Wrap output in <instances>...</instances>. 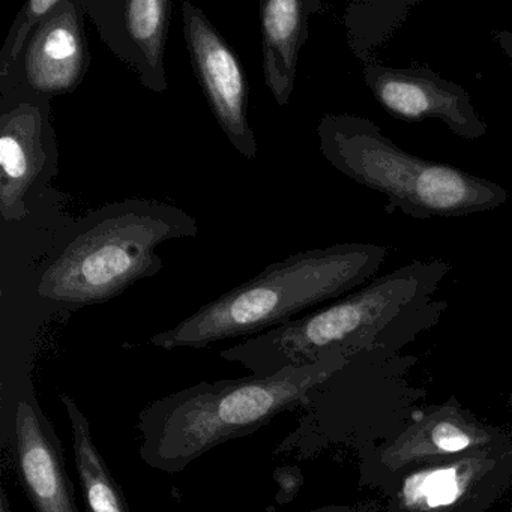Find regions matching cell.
<instances>
[{
	"mask_svg": "<svg viewBox=\"0 0 512 512\" xmlns=\"http://www.w3.org/2000/svg\"><path fill=\"white\" fill-rule=\"evenodd\" d=\"M451 269L445 260H415L326 307L223 350L221 358L268 376L329 356L352 358L370 350L400 353L439 323L448 302L431 296Z\"/></svg>",
	"mask_w": 512,
	"mask_h": 512,
	"instance_id": "cell-1",
	"label": "cell"
},
{
	"mask_svg": "<svg viewBox=\"0 0 512 512\" xmlns=\"http://www.w3.org/2000/svg\"><path fill=\"white\" fill-rule=\"evenodd\" d=\"M352 358L329 356L268 376L200 382L166 395L140 412V457L160 472H182L215 446L250 436L275 416L311 403V395Z\"/></svg>",
	"mask_w": 512,
	"mask_h": 512,
	"instance_id": "cell-2",
	"label": "cell"
},
{
	"mask_svg": "<svg viewBox=\"0 0 512 512\" xmlns=\"http://www.w3.org/2000/svg\"><path fill=\"white\" fill-rule=\"evenodd\" d=\"M388 254L382 245L362 242L302 251L203 305L172 329L154 335L151 343L164 350L203 349L256 337L355 292L377 274Z\"/></svg>",
	"mask_w": 512,
	"mask_h": 512,
	"instance_id": "cell-3",
	"label": "cell"
},
{
	"mask_svg": "<svg viewBox=\"0 0 512 512\" xmlns=\"http://www.w3.org/2000/svg\"><path fill=\"white\" fill-rule=\"evenodd\" d=\"M191 215L155 200H124L83 220L38 281V295L68 307L112 301L164 268L158 247L194 238Z\"/></svg>",
	"mask_w": 512,
	"mask_h": 512,
	"instance_id": "cell-4",
	"label": "cell"
},
{
	"mask_svg": "<svg viewBox=\"0 0 512 512\" xmlns=\"http://www.w3.org/2000/svg\"><path fill=\"white\" fill-rule=\"evenodd\" d=\"M317 136L334 169L385 194L388 215L400 209L415 220L466 217L500 208L509 197L508 190L488 179L407 154L361 116H323Z\"/></svg>",
	"mask_w": 512,
	"mask_h": 512,
	"instance_id": "cell-5",
	"label": "cell"
},
{
	"mask_svg": "<svg viewBox=\"0 0 512 512\" xmlns=\"http://www.w3.org/2000/svg\"><path fill=\"white\" fill-rule=\"evenodd\" d=\"M512 487V440L419 464L380 484L388 512H488Z\"/></svg>",
	"mask_w": 512,
	"mask_h": 512,
	"instance_id": "cell-6",
	"label": "cell"
},
{
	"mask_svg": "<svg viewBox=\"0 0 512 512\" xmlns=\"http://www.w3.org/2000/svg\"><path fill=\"white\" fill-rule=\"evenodd\" d=\"M0 215L28 217L58 173L59 151L50 122V98L0 86Z\"/></svg>",
	"mask_w": 512,
	"mask_h": 512,
	"instance_id": "cell-7",
	"label": "cell"
},
{
	"mask_svg": "<svg viewBox=\"0 0 512 512\" xmlns=\"http://www.w3.org/2000/svg\"><path fill=\"white\" fill-rule=\"evenodd\" d=\"M511 440L502 428L484 424L461 404L446 401L416 409L397 437L365 452L362 476L368 484L379 487L419 464L493 448Z\"/></svg>",
	"mask_w": 512,
	"mask_h": 512,
	"instance_id": "cell-8",
	"label": "cell"
},
{
	"mask_svg": "<svg viewBox=\"0 0 512 512\" xmlns=\"http://www.w3.org/2000/svg\"><path fill=\"white\" fill-rule=\"evenodd\" d=\"M181 10L191 65L215 121L242 157L256 160L259 148L248 121L250 91L241 61L203 10L191 2H182Z\"/></svg>",
	"mask_w": 512,
	"mask_h": 512,
	"instance_id": "cell-9",
	"label": "cell"
},
{
	"mask_svg": "<svg viewBox=\"0 0 512 512\" xmlns=\"http://www.w3.org/2000/svg\"><path fill=\"white\" fill-rule=\"evenodd\" d=\"M364 80L374 100L398 121L434 119L464 140H478L487 134V124L473 107L469 92L427 65L392 68L371 62L364 65Z\"/></svg>",
	"mask_w": 512,
	"mask_h": 512,
	"instance_id": "cell-10",
	"label": "cell"
},
{
	"mask_svg": "<svg viewBox=\"0 0 512 512\" xmlns=\"http://www.w3.org/2000/svg\"><path fill=\"white\" fill-rule=\"evenodd\" d=\"M101 41L154 94H166L170 0H80Z\"/></svg>",
	"mask_w": 512,
	"mask_h": 512,
	"instance_id": "cell-11",
	"label": "cell"
},
{
	"mask_svg": "<svg viewBox=\"0 0 512 512\" xmlns=\"http://www.w3.org/2000/svg\"><path fill=\"white\" fill-rule=\"evenodd\" d=\"M80 0L61 5L38 26L19 64L0 86L53 98L73 94L91 64Z\"/></svg>",
	"mask_w": 512,
	"mask_h": 512,
	"instance_id": "cell-12",
	"label": "cell"
},
{
	"mask_svg": "<svg viewBox=\"0 0 512 512\" xmlns=\"http://www.w3.org/2000/svg\"><path fill=\"white\" fill-rule=\"evenodd\" d=\"M14 433L19 478L35 512H79L61 439L32 394L17 404Z\"/></svg>",
	"mask_w": 512,
	"mask_h": 512,
	"instance_id": "cell-13",
	"label": "cell"
},
{
	"mask_svg": "<svg viewBox=\"0 0 512 512\" xmlns=\"http://www.w3.org/2000/svg\"><path fill=\"white\" fill-rule=\"evenodd\" d=\"M322 8L319 0H263L259 4L263 76L280 107L290 103L299 53L310 32V17Z\"/></svg>",
	"mask_w": 512,
	"mask_h": 512,
	"instance_id": "cell-14",
	"label": "cell"
},
{
	"mask_svg": "<svg viewBox=\"0 0 512 512\" xmlns=\"http://www.w3.org/2000/svg\"><path fill=\"white\" fill-rule=\"evenodd\" d=\"M61 401L73 434L74 461L85 499V512H133L121 485L113 478L95 445L88 416L70 395L61 394Z\"/></svg>",
	"mask_w": 512,
	"mask_h": 512,
	"instance_id": "cell-15",
	"label": "cell"
},
{
	"mask_svg": "<svg viewBox=\"0 0 512 512\" xmlns=\"http://www.w3.org/2000/svg\"><path fill=\"white\" fill-rule=\"evenodd\" d=\"M418 0H358L347 7V44L364 65L376 62L377 49L398 31Z\"/></svg>",
	"mask_w": 512,
	"mask_h": 512,
	"instance_id": "cell-16",
	"label": "cell"
},
{
	"mask_svg": "<svg viewBox=\"0 0 512 512\" xmlns=\"http://www.w3.org/2000/svg\"><path fill=\"white\" fill-rule=\"evenodd\" d=\"M61 2L62 0H31L20 10L0 53V80L10 77L38 26L61 5Z\"/></svg>",
	"mask_w": 512,
	"mask_h": 512,
	"instance_id": "cell-17",
	"label": "cell"
},
{
	"mask_svg": "<svg viewBox=\"0 0 512 512\" xmlns=\"http://www.w3.org/2000/svg\"><path fill=\"white\" fill-rule=\"evenodd\" d=\"M493 40L499 44L500 49L506 53L509 59L512 61V32L509 31H493L491 32Z\"/></svg>",
	"mask_w": 512,
	"mask_h": 512,
	"instance_id": "cell-18",
	"label": "cell"
},
{
	"mask_svg": "<svg viewBox=\"0 0 512 512\" xmlns=\"http://www.w3.org/2000/svg\"><path fill=\"white\" fill-rule=\"evenodd\" d=\"M313 512H358L356 509L347 508V506H332V508L317 509Z\"/></svg>",
	"mask_w": 512,
	"mask_h": 512,
	"instance_id": "cell-19",
	"label": "cell"
},
{
	"mask_svg": "<svg viewBox=\"0 0 512 512\" xmlns=\"http://www.w3.org/2000/svg\"><path fill=\"white\" fill-rule=\"evenodd\" d=\"M0 512H11L10 505H8L7 494H2V511Z\"/></svg>",
	"mask_w": 512,
	"mask_h": 512,
	"instance_id": "cell-20",
	"label": "cell"
},
{
	"mask_svg": "<svg viewBox=\"0 0 512 512\" xmlns=\"http://www.w3.org/2000/svg\"><path fill=\"white\" fill-rule=\"evenodd\" d=\"M505 512H512V508H511V509H508V511H505Z\"/></svg>",
	"mask_w": 512,
	"mask_h": 512,
	"instance_id": "cell-21",
	"label": "cell"
},
{
	"mask_svg": "<svg viewBox=\"0 0 512 512\" xmlns=\"http://www.w3.org/2000/svg\"><path fill=\"white\" fill-rule=\"evenodd\" d=\"M511 437H512V434H511Z\"/></svg>",
	"mask_w": 512,
	"mask_h": 512,
	"instance_id": "cell-22",
	"label": "cell"
}]
</instances>
